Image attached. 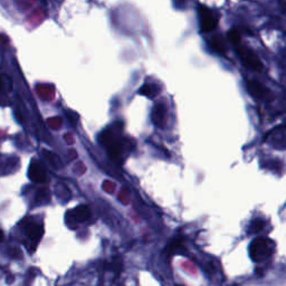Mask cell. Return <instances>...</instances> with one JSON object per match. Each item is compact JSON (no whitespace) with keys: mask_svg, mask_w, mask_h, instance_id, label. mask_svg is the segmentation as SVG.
I'll use <instances>...</instances> for the list:
<instances>
[{"mask_svg":"<svg viewBox=\"0 0 286 286\" xmlns=\"http://www.w3.org/2000/svg\"><path fill=\"white\" fill-rule=\"evenodd\" d=\"M275 251V244L267 237H257L251 242L249 254L254 262L262 263L272 257Z\"/></svg>","mask_w":286,"mask_h":286,"instance_id":"1","label":"cell"},{"mask_svg":"<svg viewBox=\"0 0 286 286\" xmlns=\"http://www.w3.org/2000/svg\"><path fill=\"white\" fill-rule=\"evenodd\" d=\"M236 53H237L240 60H242L243 64L245 65L247 68L255 72H262L263 63L262 60L259 59V57L255 54L253 49L246 46H238L236 48Z\"/></svg>","mask_w":286,"mask_h":286,"instance_id":"2","label":"cell"},{"mask_svg":"<svg viewBox=\"0 0 286 286\" xmlns=\"http://www.w3.org/2000/svg\"><path fill=\"white\" fill-rule=\"evenodd\" d=\"M198 13H199V20H200V30L203 33L211 32V30L215 29L218 25V16H217L215 11L210 10L207 7L203 5L199 6V9H198Z\"/></svg>","mask_w":286,"mask_h":286,"instance_id":"3","label":"cell"},{"mask_svg":"<svg viewBox=\"0 0 286 286\" xmlns=\"http://www.w3.org/2000/svg\"><path fill=\"white\" fill-rule=\"evenodd\" d=\"M248 86V91L251 94V96H254L256 100L261 101H272L273 100V94L267 87L263 85L262 83H259L256 79L254 81H249L247 83Z\"/></svg>","mask_w":286,"mask_h":286,"instance_id":"4","label":"cell"},{"mask_svg":"<svg viewBox=\"0 0 286 286\" xmlns=\"http://www.w3.org/2000/svg\"><path fill=\"white\" fill-rule=\"evenodd\" d=\"M47 172L43 163L37 160H33L29 167V178L35 182H44L46 180Z\"/></svg>","mask_w":286,"mask_h":286,"instance_id":"5","label":"cell"},{"mask_svg":"<svg viewBox=\"0 0 286 286\" xmlns=\"http://www.w3.org/2000/svg\"><path fill=\"white\" fill-rule=\"evenodd\" d=\"M167 117V105L163 102H159L154 105L153 112H152V121L155 125L163 128L166 124Z\"/></svg>","mask_w":286,"mask_h":286,"instance_id":"6","label":"cell"},{"mask_svg":"<svg viewBox=\"0 0 286 286\" xmlns=\"http://www.w3.org/2000/svg\"><path fill=\"white\" fill-rule=\"evenodd\" d=\"M25 231L26 234H27L28 238L32 240L34 246H36L37 243L39 242L41 238V235H43V228H41L40 225L35 223H29L27 226L25 227Z\"/></svg>","mask_w":286,"mask_h":286,"instance_id":"7","label":"cell"},{"mask_svg":"<svg viewBox=\"0 0 286 286\" xmlns=\"http://www.w3.org/2000/svg\"><path fill=\"white\" fill-rule=\"evenodd\" d=\"M71 213L73 216L74 220H76L77 223H84L90 217V210L86 206H78V207L73 209Z\"/></svg>","mask_w":286,"mask_h":286,"instance_id":"8","label":"cell"},{"mask_svg":"<svg viewBox=\"0 0 286 286\" xmlns=\"http://www.w3.org/2000/svg\"><path fill=\"white\" fill-rule=\"evenodd\" d=\"M159 93L160 89L159 86L155 85V84H146V85H143L139 91V94L144 95V96H148L150 98L155 97Z\"/></svg>","mask_w":286,"mask_h":286,"instance_id":"9","label":"cell"},{"mask_svg":"<svg viewBox=\"0 0 286 286\" xmlns=\"http://www.w3.org/2000/svg\"><path fill=\"white\" fill-rule=\"evenodd\" d=\"M11 90V82L6 75H0V101L7 96Z\"/></svg>","mask_w":286,"mask_h":286,"instance_id":"10","label":"cell"},{"mask_svg":"<svg viewBox=\"0 0 286 286\" xmlns=\"http://www.w3.org/2000/svg\"><path fill=\"white\" fill-rule=\"evenodd\" d=\"M210 44L216 52L220 53V54H225V52H226V44H225V40L222 36L217 35L213 37Z\"/></svg>","mask_w":286,"mask_h":286,"instance_id":"11","label":"cell"},{"mask_svg":"<svg viewBox=\"0 0 286 286\" xmlns=\"http://www.w3.org/2000/svg\"><path fill=\"white\" fill-rule=\"evenodd\" d=\"M264 225H265V223L263 222L262 219L254 220V222L251 223L250 226H249V232H250V234H256V232L261 231L263 229Z\"/></svg>","mask_w":286,"mask_h":286,"instance_id":"12","label":"cell"},{"mask_svg":"<svg viewBox=\"0 0 286 286\" xmlns=\"http://www.w3.org/2000/svg\"><path fill=\"white\" fill-rule=\"evenodd\" d=\"M182 246H184V244H182V238L180 237V238L173 240V242L170 244L169 247H168V251H169V254H173L177 250L182 248Z\"/></svg>","mask_w":286,"mask_h":286,"instance_id":"13","label":"cell"},{"mask_svg":"<svg viewBox=\"0 0 286 286\" xmlns=\"http://www.w3.org/2000/svg\"><path fill=\"white\" fill-rule=\"evenodd\" d=\"M227 38L229 39L230 43L235 45H238L240 43V34L235 29H231L227 33Z\"/></svg>","mask_w":286,"mask_h":286,"instance_id":"14","label":"cell"}]
</instances>
